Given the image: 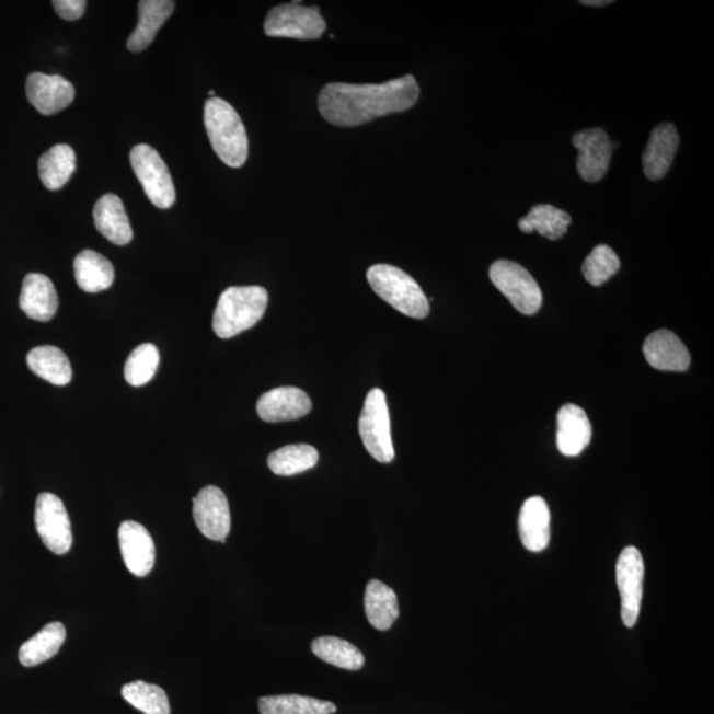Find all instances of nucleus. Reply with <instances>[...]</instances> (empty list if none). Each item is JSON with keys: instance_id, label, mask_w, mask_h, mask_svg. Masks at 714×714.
Segmentation results:
<instances>
[{"instance_id": "f257e3e1", "label": "nucleus", "mask_w": 714, "mask_h": 714, "mask_svg": "<svg viewBox=\"0 0 714 714\" xmlns=\"http://www.w3.org/2000/svg\"><path fill=\"white\" fill-rule=\"evenodd\" d=\"M419 97V87L412 74L384 84H347L331 82L319 94L322 117L337 127H356L394 113L411 110Z\"/></svg>"}, {"instance_id": "f03ea898", "label": "nucleus", "mask_w": 714, "mask_h": 714, "mask_svg": "<svg viewBox=\"0 0 714 714\" xmlns=\"http://www.w3.org/2000/svg\"><path fill=\"white\" fill-rule=\"evenodd\" d=\"M204 125L221 161L229 168H242L247 159L249 142L245 126L234 107L222 99H209L204 105Z\"/></svg>"}, {"instance_id": "7ed1b4c3", "label": "nucleus", "mask_w": 714, "mask_h": 714, "mask_svg": "<svg viewBox=\"0 0 714 714\" xmlns=\"http://www.w3.org/2000/svg\"><path fill=\"white\" fill-rule=\"evenodd\" d=\"M269 296L261 286H232L219 298L214 314V331L221 339L256 326L263 319Z\"/></svg>"}, {"instance_id": "20e7f679", "label": "nucleus", "mask_w": 714, "mask_h": 714, "mask_svg": "<svg viewBox=\"0 0 714 714\" xmlns=\"http://www.w3.org/2000/svg\"><path fill=\"white\" fill-rule=\"evenodd\" d=\"M367 279L381 299L406 316L424 319L429 315V299L410 274L396 266L379 264L369 267Z\"/></svg>"}, {"instance_id": "39448f33", "label": "nucleus", "mask_w": 714, "mask_h": 714, "mask_svg": "<svg viewBox=\"0 0 714 714\" xmlns=\"http://www.w3.org/2000/svg\"><path fill=\"white\" fill-rule=\"evenodd\" d=\"M490 278L522 315H533L543 304V292L532 274L508 260L496 261L490 267Z\"/></svg>"}, {"instance_id": "423d86ee", "label": "nucleus", "mask_w": 714, "mask_h": 714, "mask_svg": "<svg viewBox=\"0 0 714 714\" xmlns=\"http://www.w3.org/2000/svg\"><path fill=\"white\" fill-rule=\"evenodd\" d=\"M359 433L365 448L376 461L391 463L394 449L391 436V419L385 393L379 388L367 394L365 407L360 414Z\"/></svg>"}, {"instance_id": "0eeeda50", "label": "nucleus", "mask_w": 714, "mask_h": 714, "mask_svg": "<svg viewBox=\"0 0 714 714\" xmlns=\"http://www.w3.org/2000/svg\"><path fill=\"white\" fill-rule=\"evenodd\" d=\"M130 163L145 189L146 196L161 209H169L176 200L175 186L168 164L149 145H137L130 152Z\"/></svg>"}, {"instance_id": "6e6552de", "label": "nucleus", "mask_w": 714, "mask_h": 714, "mask_svg": "<svg viewBox=\"0 0 714 714\" xmlns=\"http://www.w3.org/2000/svg\"><path fill=\"white\" fill-rule=\"evenodd\" d=\"M264 30L270 37L316 41L326 31V22L318 8H306L295 2L272 9L266 16Z\"/></svg>"}, {"instance_id": "1a4fd4ad", "label": "nucleus", "mask_w": 714, "mask_h": 714, "mask_svg": "<svg viewBox=\"0 0 714 714\" xmlns=\"http://www.w3.org/2000/svg\"><path fill=\"white\" fill-rule=\"evenodd\" d=\"M36 531L44 545L55 554H66L73 543L69 515L59 496L43 493L37 496L35 507Z\"/></svg>"}, {"instance_id": "9d476101", "label": "nucleus", "mask_w": 714, "mask_h": 714, "mask_svg": "<svg viewBox=\"0 0 714 714\" xmlns=\"http://www.w3.org/2000/svg\"><path fill=\"white\" fill-rule=\"evenodd\" d=\"M645 564L635 546H627L617 563V584L621 595V614L624 626L634 627L640 620Z\"/></svg>"}, {"instance_id": "9b49d317", "label": "nucleus", "mask_w": 714, "mask_h": 714, "mask_svg": "<svg viewBox=\"0 0 714 714\" xmlns=\"http://www.w3.org/2000/svg\"><path fill=\"white\" fill-rule=\"evenodd\" d=\"M194 520L207 539L226 543L231 532V511L227 496L219 487H204L194 499Z\"/></svg>"}, {"instance_id": "f8f14e48", "label": "nucleus", "mask_w": 714, "mask_h": 714, "mask_svg": "<svg viewBox=\"0 0 714 714\" xmlns=\"http://www.w3.org/2000/svg\"><path fill=\"white\" fill-rule=\"evenodd\" d=\"M572 143L579 152L577 158L579 176L589 183L601 181L613 157L608 133L602 129L583 130L573 136Z\"/></svg>"}, {"instance_id": "ddd939ff", "label": "nucleus", "mask_w": 714, "mask_h": 714, "mask_svg": "<svg viewBox=\"0 0 714 714\" xmlns=\"http://www.w3.org/2000/svg\"><path fill=\"white\" fill-rule=\"evenodd\" d=\"M25 94L31 105L43 116H54L72 104L76 92L72 82L61 76L36 72L28 76Z\"/></svg>"}, {"instance_id": "4468645a", "label": "nucleus", "mask_w": 714, "mask_h": 714, "mask_svg": "<svg viewBox=\"0 0 714 714\" xmlns=\"http://www.w3.org/2000/svg\"><path fill=\"white\" fill-rule=\"evenodd\" d=\"M120 553L131 575L146 577L156 564V545L150 532L137 521L127 520L119 527Z\"/></svg>"}, {"instance_id": "2eb2a0df", "label": "nucleus", "mask_w": 714, "mask_h": 714, "mask_svg": "<svg viewBox=\"0 0 714 714\" xmlns=\"http://www.w3.org/2000/svg\"><path fill=\"white\" fill-rule=\"evenodd\" d=\"M312 404L309 394L296 387L272 389L260 398L257 413L266 423H284L309 414Z\"/></svg>"}, {"instance_id": "dca6fc26", "label": "nucleus", "mask_w": 714, "mask_h": 714, "mask_svg": "<svg viewBox=\"0 0 714 714\" xmlns=\"http://www.w3.org/2000/svg\"><path fill=\"white\" fill-rule=\"evenodd\" d=\"M643 354L648 365L659 371L684 372L691 366L690 353L672 331H655L647 337Z\"/></svg>"}, {"instance_id": "f3484780", "label": "nucleus", "mask_w": 714, "mask_h": 714, "mask_svg": "<svg viewBox=\"0 0 714 714\" xmlns=\"http://www.w3.org/2000/svg\"><path fill=\"white\" fill-rule=\"evenodd\" d=\"M19 306L25 315L37 322H48L59 309V297L53 280L39 273H31L23 280Z\"/></svg>"}, {"instance_id": "a211bd4d", "label": "nucleus", "mask_w": 714, "mask_h": 714, "mask_svg": "<svg viewBox=\"0 0 714 714\" xmlns=\"http://www.w3.org/2000/svg\"><path fill=\"white\" fill-rule=\"evenodd\" d=\"M679 134L672 124L655 127L643 152V171L649 181H660L667 175L679 149Z\"/></svg>"}, {"instance_id": "6ab92c4d", "label": "nucleus", "mask_w": 714, "mask_h": 714, "mask_svg": "<svg viewBox=\"0 0 714 714\" xmlns=\"http://www.w3.org/2000/svg\"><path fill=\"white\" fill-rule=\"evenodd\" d=\"M591 424L583 407L567 404L557 414V448L561 454L577 457L591 441Z\"/></svg>"}, {"instance_id": "aec40b11", "label": "nucleus", "mask_w": 714, "mask_h": 714, "mask_svg": "<svg viewBox=\"0 0 714 714\" xmlns=\"http://www.w3.org/2000/svg\"><path fill=\"white\" fill-rule=\"evenodd\" d=\"M519 533L529 552H543L551 540V513L541 496L529 497L521 507Z\"/></svg>"}, {"instance_id": "412c9836", "label": "nucleus", "mask_w": 714, "mask_h": 714, "mask_svg": "<svg viewBox=\"0 0 714 714\" xmlns=\"http://www.w3.org/2000/svg\"><path fill=\"white\" fill-rule=\"evenodd\" d=\"M94 226L112 244L124 246L133 240V229L123 200L117 195L106 194L95 203Z\"/></svg>"}, {"instance_id": "4be33fe9", "label": "nucleus", "mask_w": 714, "mask_h": 714, "mask_svg": "<svg viewBox=\"0 0 714 714\" xmlns=\"http://www.w3.org/2000/svg\"><path fill=\"white\" fill-rule=\"evenodd\" d=\"M175 3L171 0H142L138 8V25L127 41L130 53H142L154 42L157 32L169 21Z\"/></svg>"}, {"instance_id": "5701e85b", "label": "nucleus", "mask_w": 714, "mask_h": 714, "mask_svg": "<svg viewBox=\"0 0 714 714\" xmlns=\"http://www.w3.org/2000/svg\"><path fill=\"white\" fill-rule=\"evenodd\" d=\"M76 283L85 292H100L110 289L114 283V267L102 254L87 249L74 258Z\"/></svg>"}, {"instance_id": "b1692460", "label": "nucleus", "mask_w": 714, "mask_h": 714, "mask_svg": "<svg viewBox=\"0 0 714 714\" xmlns=\"http://www.w3.org/2000/svg\"><path fill=\"white\" fill-rule=\"evenodd\" d=\"M365 606L369 623L380 631L391 629L400 615L396 592L379 579L367 585Z\"/></svg>"}, {"instance_id": "393cba45", "label": "nucleus", "mask_w": 714, "mask_h": 714, "mask_svg": "<svg viewBox=\"0 0 714 714\" xmlns=\"http://www.w3.org/2000/svg\"><path fill=\"white\" fill-rule=\"evenodd\" d=\"M67 631L60 622L48 623L19 649V661L24 667H35L53 659L66 642Z\"/></svg>"}, {"instance_id": "a878e982", "label": "nucleus", "mask_w": 714, "mask_h": 714, "mask_svg": "<svg viewBox=\"0 0 714 714\" xmlns=\"http://www.w3.org/2000/svg\"><path fill=\"white\" fill-rule=\"evenodd\" d=\"M27 365L32 372L50 384L64 387L72 380V367L60 348L42 346L30 350Z\"/></svg>"}, {"instance_id": "bb28decb", "label": "nucleus", "mask_w": 714, "mask_h": 714, "mask_svg": "<svg viewBox=\"0 0 714 714\" xmlns=\"http://www.w3.org/2000/svg\"><path fill=\"white\" fill-rule=\"evenodd\" d=\"M571 224V215L563 209L551 206V204L534 206L531 212L519 221L521 232H538L543 238L552 241L564 238Z\"/></svg>"}, {"instance_id": "cd10ccee", "label": "nucleus", "mask_w": 714, "mask_h": 714, "mask_svg": "<svg viewBox=\"0 0 714 714\" xmlns=\"http://www.w3.org/2000/svg\"><path fill=\"white\" fill-rule=\"evenodd\" d=\"M76 170L74 150L69 145H56L39 159V175L44 187L57 191L66 186Z\"/></svg>"}, {"instance_id": "c85d7f7f", "label": "nucleus", "mask_w": 714, "mask_h": 714, "mask_svg": "<svg viewBox=\"0 0 714 714\" xmlns=\"http://www.w3.org/2000/svg\"><path fill=\"white\" fill-rule=\"evenodd\" d=\"M318 461V450L306 444L285 446V448L273 451L267 458L270 470L279 476L304 473V471L315 468Z\"/></svg>"}, {"instance_id": "c756f323", "label": "nucleus", "mask_w": 714, "mask_h": 714, "mask_svg": "<svg viewBox=\"0 0 714 714\" xmlns=\"http://www.w3.org/2000/svg\"><path fill=\"white\" fill-rule=\"evenodd\" d=\"M258 710L261 714H333L337 707L330 701L299 694H279L261 698Z\"/></svg>"}, {"instance_id": "7c9ffc66", "label": "nucleus", "mask_w": 714, "mask_h": 714, "mask_svg": "<svg viewBox=\"0 0 714 714\" xmlns=\"http://www.w3.org/2000/svg\"><path fill=\"white\" fill-rule=\"evenodd\" d=\"M311 649L319 659L348 671H357L366 663L365 655L359 648L335 636L318 637L312 642Z\"/></svg>"}, {"instance_id": "2f4dec72", "label": "nucleus", "mask_w": 714, "mask_h": 714, "mask_svg": "<svg viewBox=\"0 0 714 714\" xmlns=\"http://www.w3.org/2000/svg\"><path fill=\"white\" fill-rule=\"evenodd\" d=\"M120 693L127 703L145 714L171 713L168 693L156 684L137 680L124 686Z\"/></svg>"}, {"instance_id": "473e14b6", "label": "nucleus", "mask_w": 714, "mask_h": 714, "mask_svg": "<svg viewBox=\"0 0 714 714\" xmlns=\"http://www.w3.org/2000/svg\"><path fill=\"white\" fill-rule=\"evenodd\" d=\"M159 367V350L154 344H140L127 357L125 365V379L131 387L148 384Z\"/></svg>"}, {"instance_id": "72a5a7b5", "label": "nucleus", "mask_w": 714, "mask_h": 714, "mask_svg": "<svg viewBox=\"0 0 714 714\" xmlns=\"http://www.w3.org/2000/svg\"><path fill=\"white\" fill-rule=\"evenodd\" d=\"M621 261L617 253L608 245H598L592 249L583 265V274L592 286H601L615 276L620 270Z\"/></svg>"}, {"instance_id": "f704fd0d", "label": "nucleus", "mask_w": 714, "mask_h": 714, "mask_svg": "<svg viewBox=\"0 0 714 714\" xmlns=\"http://www.w3.org/2000/svg\"><path fill=\"white\" fill-rule=\"evenodd\" d=\"M54 8L64 21H78L84 15L87 9L85 0H55Z\"/></svg>"}, {"instance_id": "c9c22d12", "label": "nucleus", "mask_w": 714, "mask_h": 714, "mask_svg": "<svg viewBox=\"0 0 714 714\" xmlns=\"http://www.w3.org/2000/svg\"><path fill=\"white\" fill-rule=\"evenodd\" d=\"M584 5H591V8H602V5H608L613 2L611 0H583Z\"/></svg>"}, {"instance_id": "e433bc0d", "label": "nucleus", "mask_w": 714, "mask_h": 714, "mask_svg": "<svg viewBox=\"0 0 714 714\" xmlns=\"http://www.w3.org/2000/svg\"><path fill=\"white\" fill-rule=\"evenodd\" d=\"M209 97H210V99H214V97H215V92H214V91H209Z\"/></svg>"}]
</instances>
